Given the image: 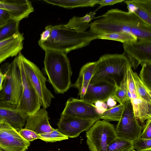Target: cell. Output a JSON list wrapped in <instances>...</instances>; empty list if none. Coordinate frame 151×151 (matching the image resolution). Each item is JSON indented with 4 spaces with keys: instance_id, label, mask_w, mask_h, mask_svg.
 <instances>
[{
    "instance_id": "obj_1",
    "label": "cell",
    "mask_w": 151,
    "mask_h": 151,
    "mask_svg": "<svg viewBox=\"0 0 151 151\" xmlns=\"http://www.w3.org/2000/svg\"><path fill=\"white\" fill-rule=\"evenodd\" d=\"M97 18L90 24L89 31L93 33L124 32L137 38L151 40V26L134 13L113 9L95 19Z\"/></svg>"
},
{
    "instance_id": "obj_2",
    "label": "cell",
    "mask_w": 151,
    "mask_h": 151,
    "mask_svg": "<svg viewBox=\"0 0 151 151\" xmlns=\"http://www.w3.org/2000/svg\"><path fill=\"white\" fill-rule=\"evenodd\" d=\"M51 33L46 41L38 43L44 50H52L66 54L89 45L98 35L89 31L80 32L66 27L64 24L50 25Z\"/></svg>"
},
{
    "instance_id": "obj_3",
    "label": "cell",
    "mask_w": 151,
    "mask_h": 151,
    "mask_svg": "<svg viewBox=\"0 0 151 151\" xmlns=\"http://www.w3.org/2000/svg\"><path fill=\"white\" fill-rule=\"evenodd\" d=\"M96 62L89 84L106 83L120 86L127 81L128 68L130 64L123 53L105 54Z\"/></svg>"
},
{
    "instance_id": "obj_4",
    "label": "cell",
    "mask_w": 151,
    "mask_h": 151,
    "mask_svg": "<svg viewBox=\"0 0 151 151\" xmlns=\"http://www.w3.org/2000/svg\"><path fill=\"white\" fill-rule=\"evenodd\" d=\"M44 70L48 81L58 93H63L72 86V72L67 54L57 51L45 50Z\"/></svg>"
},
{
    "instance_id": "obj_5",
    "label": "cell",
    "mask_w": 151,
    "mask_h": 151,
    "mask_svg": "<svg viewBox=\"0 0 151 151\" xmlns=\"http://www.w3.org/2000/svg\"><path fill=\"white\" fill-rule=\"evenodd\" d=\"M1 70L6 76L3 81V89L0 92V100L17 107L22 94V85L20 71L16 57L11 63L5 65Z\"/></svg>"
},
{
    "instance_id": "obj_6",
    "label": "cell",
    "mask_w": 151,
    "mask_h": 151,
    "mask_svg": "<svg viewBox=\"0 0 151 151\" xmlns=\"http://www.w3.org/2000/svg\"><path fill=\"white\" fill-rule=\"evenodd\" d=\"M86 143L90 151H107L117 137L114 125L105 120L96 122L86 132Z\"/></svg>"
},
{
    "instance_id": "obj_7",
    "label": "cell",
    "mask_w": 151,
    "mask_h": 151,
    "mask_svg": "<svg viewBox=\"0 0 151 151\" xmlns=\"http://www.w3.org/2000/svg\"><path fill=\"white\" fill-rule=\"evenodd\" d=\"M17 57L22 65L26 75L38 95L41 106L45 109L48 108L54 97L47 88L46 78L38 67L26 58L21 52Z\"/></svg>"
},
{
    "instance_id": "obj_8",
    "label": "cell",
    "mask_w": 151,
    "mask_h": 151,
    "mask_svg": "<svg viewBox=\"0 0 151 151\" xmlns=\"http://www.w3.org/2000/svg\"><path fill=\"white\" fill-rule=\"evenodd\" d=\"M115 129L118 138L133 142L141 137L142 126L135 117L130 100L124 104L123 113Z\"/></svg>"
},
{
    "instance_id": "obj_9",
    "label": "cell",
    "mask_w": 151,
    "mask_h": 151,
    "mask_svg": "<svg viewBox=\"0 0 151 151\" xmlns=\"http://www.w3.org/2000/svg\"><path fill=\"white\" fill-rule=\"evenodd\" d=\"M20 70L22 85V92L17 108L28 116L37 112L41 104L35 90L25 75L22 65L16 56Z\"/></svg>"
},
{
    "instance_id": "obj_10",
    "label": "cell",
    "mask_w": 151,
    "mask_h": 151,
    "mask_svg": "<svg viewBox=\"0 0 151 151\" xmlns=\"http://www.w3.org/2000/svg\"><path fill=\"white\" fill-rule=\"evenodd\" d=\"M123 54L131 67L136 70L139 65L151 62V40L137 38L131 44H123Z\"/></svg>"
},
{
    "instance_id": "obj_11",
    "label": "cell",
    "mask_w": 151,
    "mask_h": 151,
    "mask_svg": "<svg viewBox=\"0 0 151 151\" xmlns=\"http://www.w3.org/2000/svg\"><path fill=\"white\" fill-rule=\"evenodd\" d=\"M131 65L128 67L127 72V88L129 96L135 117L142 126L145 121L151 119V104L141 99L136 92Z\"/></svg>"
},
{
    "instance_id": "obj_12",
    "label": "cell",
    "mask_w": 151,
    "mask_h": 151,
    "mask_svg": "<svg viewBox=\"0 0 151 151\" xmlns=\"http://www.w3.org/2000/svg\"><path fill=\"white\" fill-rule=\"evenodd\" d=\"M30 145V142L25 140L9 125L0 124V150L26 151Z\"/></svg>"
},
{
    "instance_id": "obj_13",
    "label": "cell",
    "mask_w": 151,
    "mask_h": 151,
    "mask_svg": "<svg viewBox=\"0 0 151 151\" xmlns=\"http://www.w3.org/2000/svg\"><path fill=\"white\" fill-rule=\"evenodd\" d=\"M100 114L94 104L82 99L70 98L61 114L86 119L99 120Z\"/></svg>"
},
{
    "instance_id": "obj_14",
    "label": "cell",
    "mask_w": 151,
    "mask_h": 151,
    "mask_svg": "<svg viewBox=\"0 0 151 151\" xmlns=\"http://www.w3.org/2000/svg\"><path fill=\"white\" fill-rule=\"evenodd\" d=\"M96 121L61 114L57 124L58 129L68 137L75 138L78 136L83 132L88 131Z\"/></svg>"
},
{
    "instance_id": "obj_15",
    "label": "cell",
    "mask_w": 151,
    "mask_h": 151,
    "mask_svg": "<svg viewBox=\"0 0 151 151\" xmlns=\"http://www.w3.org/2000/svg\"><path fill=\"white\" fill-rule=\"evenodd\" d=\"M28 117L17 106L0 100V124H7L18 131L22 128Z\"/></svg>"
},
{
    "instance_id": "obj_16",
    "label": "cell",
    "mask_w": 151,
    "mask_h": 151,
    "mask_svg": "<svg viewBox=\"0 0 151 151\" xmlns=\"http://www.w3.org/2000/svg\"><path fill=\"white\" fill-rule=\"evenodd\" d=\"M116 88L115 85L106 83L89 84L81 99L93 104L97 102L105 103L111 98Z\"/></svg>"
},
{
    "instance_id": "obj_17",
    "label": "cell",
    "mask_w": 151,
    "mask_h": 151,
    "mask_svg": "<svg viewBox=\"0 0 151 151\" xmlns=\"http://www.w3.org/2000/svg\"><path fill=\"white\" fill-rule=\"evenodd\" d=\"M0 9L6 10L12 19L19 21L34 11L32 3L28 0H0Z\"/></svg>"
},
{
    "instance_id": "obj_18",
    "label": "cell",
    "mask_w": 151,
    "mask_h": 151,
    "mask_svg": "<svg viewBox=\"0 0 151 151\" xmlns=\"http://www.w3.org/2000/svg\"><path fill=\"white\" fill-rule=\"evenodd\" d=\"M24 40L19 32L0 41V64L9 57L17 56L23 48Z\"/></svg>"
},
{
    "instance_id": "obj_19",
    "label": "cell",
    "mask_w": 151,
    "mask_h": 151,
    "mask_svg": "<svg viewBox=\"0 0 151 151\" xmlns=\"http://www.w3.org/2000/svg\"><path fill=\"white\" fill-rule=\"evenodd\" d=\"M44 108L40 109L35 114L28 117L24 128L40 134L54 129L50 125L47 111Z\"/></svg>"
},
{
    "instance_id": "obj_20",
    "label": "cell",
    "mask_w": 151,
    "mask_h": 151,
    "mask_svg": "<svg viewBox=\"0 0 151 151\" xmlns=\"http://www.w3.org/2000/svg\"><path fill=\"white\" fill-rule=\"evenodd\" d=\"M128 12L133 13L151 26V0H125Z\"/></svg>"
},
{
    "instance_id": "obj_21",
    "label": "cell",
    "mask_w": 151,
    "mask_h": 151,
    "mask_svg": "<svg viewBox=\"0 0 151 151\" xmlns=\"http://www.w3.org/2000/svg\"><path fill=\"white\" fill-rule=\"evenodd\" d=\"M96 62L88 63L81 68L79 76L72 86L78 91V95L81 99L84 95L94 73Z\"/></svg>"
},
{
    "instance_id": "obj_22",
    "label": "cell",
    "mask_w": 151,
    "mask_h": 151,
    "mask_svg": "<svg viewBox=\"0 0 151 151\" xmlns=\"http://www.w3.org/2000/svg\"><path fill=\"white\" fill-rule=\"evenodd\" d=\"M96 11L91 12L83 17L74 16L64 26L67 28L80 32H84L90 27V22L95 18Z\"/></svg>"
},
{
    "instance_id": "obj_23",
    "label": "cell",
    "mask_w": 151,
    "mask_h": 151,
    "mask_svg": "<svg viewBox=\"0 0 151 151\" xmlns=\"http://www.w3.org/2000/svg\"><path fill=\"white\" fill-rule=\"evenodd\" d=\"M43 1L47 3L63 8H73L93 7L97 4L98 0H43Z\"/></svg>"
},
{
    "instance_id": "obj_24",
    "label": "cell",
    "mask_w": 151,
    "mask_h": 151,
    "mask_svg": "<svg viewBox=\"0 0 151 151\" xmlns=\"http://www.w3.org/2000/svg\"><path fill=\"white\" fill-rule=\"evenodd\" d=\"M97 38L116 41L125 44H133L135 42L137 39L135 36L132 34L124 32L104 33L98 35Z\"/></svg>"
},
{
    "instance_id": "obj_25",
    "label": "cell",
    "mask_w": 151,
    "mask_h": 151,
    "mask_svg": "<svg viewBox=\"0 0 151 151\" xmlns=\"http://www.w3.org/2000/svg\"><path fill=\"white\" fill-rule=\"evenodd\" d=\"M132 73L135 90L138 95L141 99L151 104V91L145 86L137 73L134 72L132 70Z\"/></svg>"
},
{
    "instance_id": "obj_26",
    "label": "cell",
    "mask_w": 151,
    "mask_h": 151,
    "mask_svg": "<svg viewBox=\"0 0 151 151\" xmlns=\"http://www.w3.org/2000/svg\"><path fill=\"white\" fill-rule=\"evenodd\" d=\"M124 108V104H119L115 107L106 110L100 115L101 119L108 122H119L120 119Z\"/></svg>"
},
{
    "instance_id": "obj_27",
    "label": "cell",
    "mask_w": 151,
    "mask_h": 151,
    "mask_svg": "<svg viewBox=\"0 0 151 151\" xmlns=\"http://www.w3.org/2000/svg\"><path fill=\"white\" fill-rule=\"evenodd\" d=\"M20 21L11 19L5 25L0 28V41L19 32Z\"/></svg>"
},
{
    "instance_id": "obj_28",
    "label": "cell",
    "mask_w": 151,
    "mask_h": 151,
    "mask_svg": "<svg viewBox=\"0 0 151 151\" xmlns=\"http://www.w3.org/2000/svg\"><path fill=\"white\" fill-rule=\"evenodd\" d=\"M116 86L115 90L111 98L120 104H124L130 100L127 88V80L120 86Z\"/></svg>"
},
{
    "instance_id": "obj_29",
    "label": "cell",
    "mask_w": 151,
    "mask_h": 151,
    "mask_svg": "<svg viewBox=\"0 0 151 151\" xmlns=\"http://www.w3.org/2000/svg\"><path fill=\"white\" fill-rule=\"evenodd\" d=\"M132 149V142L117 137L108 146L107 151H129Z\"/></svg>"
},
{
    "instance_id": "obj_30",
    "label": "cell",
    "mask_w": 151,
    "mask_h": 151,
    "mask_svg": "<svg viewBox=\"0 0 151 151\" xmlns=\"http://www.w3.org/2000/svg\"><path fill=\"white\" fill-rule=\"evenodd\" d=\"M141 65L139 77L145 86L151 91V62L145 63Z\"/></svg>"
},
{
    "instance_id": "obj_31",
    "label": "cell",
    "mask_w": 151,
    "mask_h": 151,
    "mask_svg": "<svg viewBox=\"0 0 151 151\" xmlns=\"http://www.w3.org/2000/svg\"><path fill=\"white\" fill-rule=\"evenodd\" d=\"M40 139L48 142H54L67 139L68 137L60 132L58 129L40 135Z\"/></svg>"
},
{
    "instance_id": "obj_32",
    "label": "cell",
    "mask_w": 151,
    "mask_h": 151,
    "mask_svg": "<svg viewBox=\"0 0 151 151\" xmlns=\"http://www.w3.org/2000/svg\"><path fill=\"white\" fill-rule=\"evenodd\" d=\"M133 149L137 151H151V139L140 137L133 142Z\"/></svg>"
},
{
    "instance_id": "obj_33",
    "label": "cell",
    "mask_w": 151,
    "mask_h": 151,
    "mask_svg": "<svg viewBox=\"0 0 151 151\" xmlns=\"http://www.w3.org/2000/svg\"><path fill=\"white\" fill-rule=\"evenodd\" d=\"M20 135L26 140L31 142L37 139H40V136L34 132L25 128H22L18 131Z\"/></svg>"
},
{
    "instance_id": "obj_34",
    "label": "cell",
    "mask_w": 151,
    "mask_h": 151,
    "mask_svg": "<svg viewBox=\"0 0 151 151\" xmlns=\"http://www.w3.org/2000/svg\"><path fill=\"white\" fill-rule=\"evenodd\" d=\"M140 137L144 139H151V119L147 120L142 126Z\"/></svg>"
},
{
    "instance_id": "obj_35",
    "label": "cell",
    "mask_w": 151,
    "mask_h": 151,
    "mask_svg": "<svg viewBox=\"0 0 151 151\" xmlns=\"http://www.w3.org/2000/svg\"><path fill=\"white\" fill-rule=\"evenodd\" d=\"M11 19L10 14L7 11L0 9V28L6 24Z\"/></svg>"
},
{
    "instance_id": "obj_36",
    "label": "cell",
    "mask_w": 151,
    "mask_h": 151,
    "mask_svg": "<svg viewBox=\"0 0 151 151\" xmlns=\"http://www.w3.org/2000/svg\"><path fill=\"white\" fill-rule=\"evenodd\" d=\"M124 1V0H98L97 4H99L100 6L95 10L96 11L103 6L113 5L116 3L122 2Z\"/></svg>"
},
{
    "instance_id": "obj_37",
    "label": "cell",
    "mask_w": 151,
    "mask_h": 151,
    "mask_svg": "<svg viewBox=\"0 0 151 151\" xmlns=\"http://www.w3.org/2000/svg\"><path fill=\"white\" fill-rule=\"evenodd\" d=\"M51 29L50 25L47 26L45 29V30L40 35V38L38 43L46 41L50 36Z\"/></svg>"
},
{
    "instance_id": "obj_38",
    "label": "cell",
    "mask_w": 151,
    "mask_h": 151,
    "mask_svg": "<svg viewBox=\"0 0 151 151\" xmlns=\"http://www.w3.org/2000/svg\"><path fill=\"white\" fill-rule=\"evenodd\" d=\"M96 107L99 112L101 114L100 111L101 109L103 112L106 110L107 105L105 103L101 102H97L95 103Z\"/></svg>"
},
{
    "instance_id": "obj_39",
    "label": "cell",
    "mask_w": 151,
    "mask_h": 151,
    "mask_svg": "<svg viewBox=\"0 0 151 151\" xmlns=\"http://www.w3.org/2000/svg\"><path fill=\"white\" fill-rule=\"evenodd\" d=\"M106 102L107 105L109 108L113 107L116 104V102L111 98L109 99Z\"/></svg>"
},
{
    "instance_id": "obj_40",
    "label": "cell",
    "mask_w": 151,
    "mask_h": 151,
    "mask_svg": "<svg viewBox=\"0 0 151 151\" xmlns=\"http://www.w3.org/2000/svg\"><path fill=\"white\" fill-rule=\"evenodd\" d=\"M6 76L5 74L1 72L0 73V92L3 89L2 83Z\"/></svg>"
},
{
    "instance_id": "obj_41",
    "label": "cell",
    "mask_w": 151,
    "mask_h": 151,
    "mask_svg": "<svg viewBox=\"0 0 151 151\" xmlns=\"http://www.w3.org/2000/svg\"><path fill=\"white\" fill-rule=\"evenodd\" d=\"M129 151H136L133 149H132Z\"/></svg>"
},
{
    "instance_id": "obj_42",
    "label": "cell",
    "mask_w": 151,
    "mask_h": 151,
    "mask_svg": "<svg viewBox=\"0 0 151 151\" xmlns=\"http://www.w3.org/2000/svg\"><path fill=\"white\" fill-rule=\"evenodd\" d=\"M1 69H0V73H1Z\"/></svg>"
},
{
    "instance_id": "obj_43",
    "label": "cell",
    "mask_w": 151,
    "mask_h": 151,
    "mask_svg": "<svg viewBox=\"0 0 151 151\" xmlns=\"http://www.w3.org/2000/svg\"><path fill=\"white\" fill-rule=\"evenodd\" d=\"M0 151H1V150H0Z\"/></svg>"
}]
</instances>
